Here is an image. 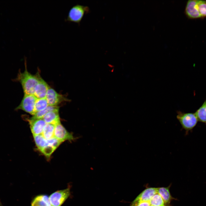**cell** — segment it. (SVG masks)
<instances>
[{"label": "cell", "mask_w": 206, "mask_h": 206, "mask_svg": "<svg viewBox=\"0 0 206 206\" xmlns=\"http://www.w3.org/2000/svg\"><path fill=\"white\" fill-rule=\"evenodd\" d=\"M31 206H51L49 197L46 195H41L35 197Z\"/></svg>", "instance_id": "5bb4252c"}, {"label": "cell", "mask_w": 206, "mask_h": 206, "mask_svg": "<svg viewBox=\"0 0 206 206\" xmlns=\"http://www.w3.org/2000/svg\"><path fill=\"white\" fill-rule=\"evenodd\" d=\"M48 145L52 146L56 149L61 143V142L54 137L47 140Z\"/></svg>", "instance_id": "603a6c76"}, {"label": "cell", "mask_w": 206, "mask_h": 206, "mask_svg": "<svg viewBox=\"0 0 206 206\" xmlns=\"http://www.w3.org/2000/svg\"><path fill=\"white\" fill-rule=\"evenodd\" d=\"M157 193V188H147L141 192L133 201H148Z\"/></svg>", "instance_id": "8fae6325"}, {"label": "cell", "mask_w": 206, "mask_h": 206, "mask_svg": "<svg viewBox=\"0 0 206 206\" xmlns=\"http://www.w3.org/2000/svg\"><path fill=\"white\" fill-rule=\"evenodd\" d=\"M59 109L49 111L43 117V119L46 123L51 124L55 125L60 123Z\"/></svg>", "instance_id": "7c38bea8"}, {"label": "cell", "mask_w": 206, "mask_h": 206, "mask_svg": "<svg viewBox=\"0 0 206 206\" xmlns=\"http://www.w3.org/2000/svg\"><path fill=\"white\" fill-rule=\"evenodd\" d=\"M58 109H59V107L58 106H49L44 110L35 113L30 119H35L43 118L44 116L49 111Z\"/></svg>", "instance_id": "e0dca14e"}, {"label": "cell", "mask_w": 206, "mask_h": 206, "mask_svg": "<svg viewBox=\"0 0 206 206\" xmlns=\"http://www.w3.org/2000/svg\"><path fill=\"white\" fill-rule=\"evenodd\" d=\"M55 126L54 136L61 142L74 139L72 134L68 131L60 122Z\"/></svg>", "instance_id": "ba28073f"}, {"label": "cell", "mask_w": 206, "mask_h": 206, "mask_svg": "<svg viewBox=\"0 0 206 206\" xmlns=\"http://www.w3.org/2000/svg\"><path fill=\"white\" fill-rule=\"evenodd\" d=\"M90 12V9L88 6L77 4L70 9L65 21L73 22L80 25L84 15Z\"/></svg>", "instance_id": "7a4b0ae2"}, {"label": "cell", "mask_w": 206, "mask_h": 206, "mask_svg": "<svg viewBox=\"0 0 206 206\" xmlns=\"http://www.w3.org/2000/svg\"><path fill=\"white\" fill-rule=\"evenodd\" d=\"M24 58L25 70L23 72L19 71L15 80L20 83L24 94L34 95L35 87L41 76L39 71L35 75L31 74L28 71L26 58Z\"/></svg>", "instance_id": "6da1fadb"}, {"label": "cell", "mask_w": 206, "mask_h": 206, "mask_svg": "<svg viewBox=\"0 0 206 206\" xmlns=\"http://www.w3.org/2000/svg\"><path fill=\"white\" fill-rule=\"evenodd\" d=\"M49 106L45 98H37L35 106V113L44 110Z\"/></svg>", "instance_id": "d6986e66"}, {"label": "cell", "mask_w": 206, "mask_h": 206, "mask_svg": "<svg viewBox=\"0 0 206 206\" xmlns=\"http://www.w3.org/2000/svg\"><path fill=\"white\" fill-rule=\"evenodd\" d=\"M198 1L189 0L187 2L184 12L188 18L191 19H201L197 8Z\"/></svg>", "instance_id": "52a82bcc"}, {"label": "cell", "mask_w": 206, "mask_h": 206, "mask_svg": "<svg viewBox=\"0 0 206 206\" xmlns=\"http://www.w3.org/2000/svg\"><path fill=\"white\" fill-rule=\"evenodd\" d=\"M177 118L186 133L192 130L197 125L198 120L195 113L177 111Z\"/></svg>", "instance_id": "3957f363"}, {"label": "cell", "mask_w": 206, "mask_h": 206, "mask_svg": "<svg viewBox=\"0 0 206 206\" xmlns=\"http://www.w3.org/2000/svg\"><path fill=\"white\" fill-rule=\"evenodd\" d=\"M45 98L49 106H58L63 102L69 101V100L64 95L58 93L50 86L47 90Z\"/></svg>", "instance_id": "8992f818"}, {"label": "cell", "mask_w": 206, "mask_h": 206, "mask_svg": "<svg viewBox=\"0 0 206 206\" xmlns=\"http://www.w3.org/2000/svg\"><path fill=\"white\" fill-rule=\"evenodd\" d=\"M49 87L47 82L41 76L35 87L34 96L37 98H45Z\"/></svg>", "instance_id": "30bf717a"}, {"label": "cell", "mask_w": 206, "mask_h": 206, "mask_svg": "<svg viewBox=\"0 0 206 206\" xmlns=\"http://www.w3.org/2000/svg\"><path fill=\"white\" fill-rule=\"evenodd\" d=\"M151 205L154 206H166L163 199L157 193L149 201Z\"/></svg>", "instance_id": "ffe728a7"}, {"label": "cell", "mask_w": 206, "mask_h": 206, "mask_svg": "<svg viewBox=\"0 0 206 206\" xmlns=\"http://www.w3.org/2000/svg\"><path fill=\"white\" fill-rule=\"evenodd\" d=\"M37 99L34 95L24 94L20 104L15 110H21L33 115L35 114V106Z\"/></svg>", "instance_id": "277c9868"}, {"label": "cell", "mask_w": 206, "mask_h": 206, "mask_svg": "<svg viewBox=\"0 0 206 206\" xmlns=\"http://www.w3.org/2000/svg\"><path fill=\"white\" fill-rule=\"evenodd\" d=\"M56 148L49 145L45 147L40 150L47 158L49 159Z\"/></svg>", "instance_id": "7402d4cb"}, {"label": "cell", "mask_w": 206, "mask_h": 206, "mask_svg": "<svg viewBox=\"0 0 206 206\" xmlns=\"http://www.w3.org/2000/svg\"><path fill=\"white\" fill-rule=\"evenodd\" d=\"M30 129L33 136L42 134L46 123L43 118L28 119Z\"/></svg>", "instance_id": "9c48e42d"}, {"label": "cell", "mask_w": 206, "mask_h": 206, "mask_svg": "<svg viewBox=\"0 0 206 206\" xmlns=\"http://www.w3.org/2000/svg\"><path fill=\"white\" fill-rule=\"evenodd\" d=\"M0 206H3L2 204L0 201Z\"/></svg>", "instance_id": "cb8c5ba5"}, {"label": "cell", "mask_w": 206, "mask_h": 206, "mask_svg": "<svg viewBox=\"0 0 206 206\" xmlns=\"http://www.w3.org/2000/svg\"><path fill=\"white\" fill-rule=\"evenodd\" d=\"M170 187L157 188V193L163 199L166 206H169L172 200L174 199L170 193Z\"/></svg>", "instance_id": "4fadbf2b"}, {"label": "cell", "mask_w": 206, "mask_h": 206, "mask_svg": "<svg viewBox=\"0 0 206 206\" xmlns=\"http://www.w3.org/2000/svg\"><path fill=\"white\" fill-rule=\"evenodd\" d=\"M55 126L51 124L46 123L42 133L44 137L47 140L54 137Z\"/></svg>", "instance_id": "2e32d148"}, {"label": "cell", "mask_w": 206, "mask_h": 206, "mask_svg": "<svg viewBox=\"0 0 206 206\" xmlns=\"http://www.w3.org/2000/svg\"><path fill=\"white\" fill-rule=\"evenodd\" d=\"M195 113L198 121L206 123V99Z\"/></svg>", "instance_id": "9a60e30c"}, {"label": "cell", "mask_w": 206, "mask_h": 206, "mask_svg": "<svg viewBox=\"0 0 206 206\" xmlns=\"http://www.w3.org/2000/svg\"><path fill=\"white\" fill-rule=\"evenodd\" d=\"M150 206H153V205H150Z\"/></svg>", "instance_id": "d4e9b609"}, {"label": "cell", "mask_w": 206, "mask_h": 206, "mask_svg": "<svg viewBox=\"0 0 206 206\" xmlns=\"http://www.w3.org/2000/svg\"><path fill=\"white\" fill-rule=\"evenodd\" d=\"M70 194V190L69 187L53 193L49 197L51 206H61Z\"/></svg>", "instance_id": "5b68a950"}, {"label": "cell", "mask_w": 206, "mask_h": 206, "mask_svg": "<svg viewBox=\"0 0 206 206\" xmlns=\"http://www.w3.org/2000/svg\"><path fill=\"white\" fill-rule=\"evenodd\" d=\"M197 8L201 19L206 18V0H198Z\"/></svg>", "instance_id": "44dd1931"}, {"label": "cell", "mask_w": 206, "mask_h": 206, "mask_svg": "<svg viewBox=\"0 0 206 206\" xmlns=\"http://www.w3.org/2000/svg\"><path fill=\"white\" fill-rule=\"evenodd\" d=\"M33 136L35 144L39 150L48 145L47 140L42 134L34 135Z\"/></svg>", "instance_id": "ac0fdd59"}]
</instances>
